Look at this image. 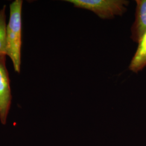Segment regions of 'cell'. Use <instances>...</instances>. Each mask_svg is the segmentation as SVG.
<instances>
[{
	"label": "cell",
	"instance_id": "cell-3",
	"mask_svg": "<svg viewBox=\"0 0 146 146\" xmlns=\"http://www.w3.org/2000/svg\"><path fill=\"white\" fill-rule=\"evenodd\" d=\"M5 55H0V120L5 125L11 107V95L9 74L6 68Z\"/></svg>",
	"mask_w": 146,
	"mask_h": 146
},
{
	"label": "cell",
	"instance_id": "cell-1",
	"mask_svg": "<svg viewBox=\"0 0 146 146\" xmlns=\"http://www.w3.org/2000/svg\"><path fill=\"white\" fill-rule=\"evenodd\" d=\"M22 4V0H15L11 3L6 32V55L11 58L15 71L19 73L21 69Z\"/></svg>",
	"mask_w": 146,
	"mask_h": 146
},
{
	"label": "cell",
	"instance_id": "cell-2",
	"mask_svg": "<svg viewBox=\"0 0 146 146\" xmlns=\"http://www.w3.org/2000/svg\"><path fill=\"white\" fill-rule=\"evenodd\" d=\"M75 7L93 12L104 20L122 16L127 11L129 1L125 0H67Z\"/></svg>",
	"mask_w": 146,
	"mask_h": 146
},
{
	"label": "cell",
	"instance_id": "cell-5",
	"mask_svg": "<svg viewBox=\"0 0 146 146\" xmlns=\"http://www.w3.org/2000/svg\"><path fill=\"white\" fill-rule=\"evenodd\" d=\"M146 67V33L139 43L134 56L131 60L129 69L134 73H137Z\"/></svg>",
	"mask_w": 146,
	"mask_h": 146
},
{
	"label": "cell",
	"instance_id": "cell-4",
	"mask_svg": "<svg viewBox=\"0 0 146 146\" xmlns=\"http://www.w3.org/2000/svg\"><path fill=\"white\" fill-rule=\"evenodd\" d=\"M135 21L131 27V40L139 43L146 33V0H137Z\"/></svg>",
	"mask_w": 146,
	"mask_h": 146
},
{
	"label": "cell",
	"instance_id": "cell-6",
	"mask_svg": "<svg viewBox=\"0 0 146 146\" xmlns=\"http://www.w3.org/2000/svg\"><path fill=\"white\" fill-rule=\"evenodd\" d=\"M6 16L5 5L0 11V55H6Z\"/></svg>",
	"mask_w": 146,
	"mask_h": 146
}]
</instances>
